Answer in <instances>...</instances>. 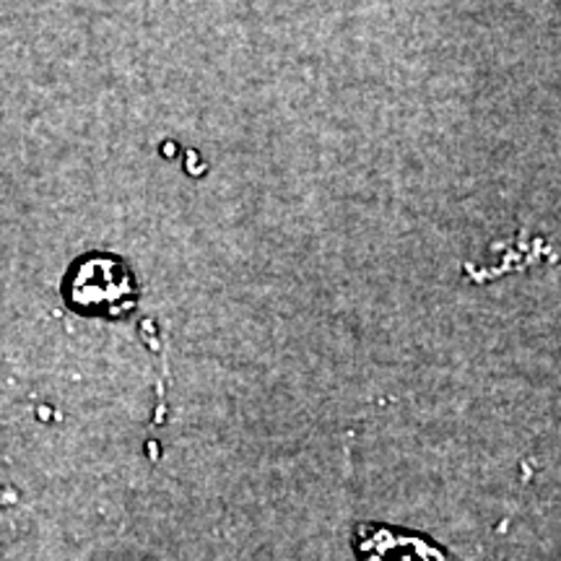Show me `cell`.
<instances>
[{
  "instance_id": "2",
  "label": "cell",
  "mask_w": 561,
  "mask_h": 561,
  "mask_svg": "<svg viewBox=\"0 0 561 561\" xmlns=\"http://www.w3.org/2000/svg\"><path fill=\"white\" fill-rule=\"evenodd\" d=\"M356 553L362 561H453L430 536L377 523L356 528Z\"/></svg>"
},
{
  "instance_id": "1",
  "label": "cell",
  "mask_w": 561,
  "mask_h": 561,
  "mask_svg": "<svg viewBox=\"0 0 561 561\" xmlns=\"http://www.w3.org/2000/svg\"><path fill=\"white\" fill-rule=\"evenodd\" d=\"M68 299L87 314L117 318L136 305L138 286L130 268L117 257H87L68 278Z\"/></svg>"
}]
</instances>
